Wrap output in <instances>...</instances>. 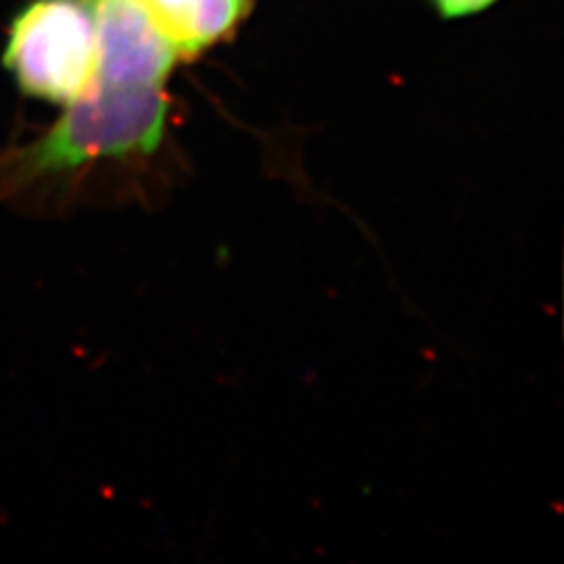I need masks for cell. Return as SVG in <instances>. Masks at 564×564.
Wrapping results in <instances>:
<instances>
[{"instance_id": "cell-2", "label": "cell", "mask_w": 564, "mask_h": 564, "mask_svg": "<svg viewBox=\"0 0 564 564\" xmlns=\"http://www.w3.org/2000/svg\"><path fill=\"white\" fill-rule=\"evenodd\" d=\"M4 63L21 93L69 105L97 84V25L86 0H36L13 21Z\"/></svg>"}, {"instance_id": "cell-3", "label": "cell", "mask_w": 564, "mask_h": 564, "mask_svg": "<svg viewBox=\"0 0 564 564\" xmlns=\"http://www.w3.org/2000/svg\"><path fill=\"white\" fill-rule=\"evenodd\" d=\"M97 82L162 88L174 61V44L142 0H97Z\"/></svg>"}, {"instance_id": "cell-4", "label": "cell", "mask_w": 564, "mask_h": 564, "mask_svg": "<svg viewBox=\"0 0 564 564\" xmlns=\"http://www.w3.org/2000/svg\"><path fill=\"white\" fill-rule=\"evenodd\" d=\"M176 53L193 57L241 20L245 0H142Z\"/></svg>"}, {"instance_id": "cell-1", "label": "cell", "mask_w": 564, "mask_h": 564, "mask_svg": "<svg viewBox=\"0 0 564 564\" xmlns=\"http://www.w3.org/2000/svg\"><path fill=\"white\" fill-rule=\"evenodd\" d=\"M165 121L162 88L97 82L39 139L0 153V202L28 209L61 202L88 167L155 153Z\"/></svg>"}, {"instance_id": "cell-5", "label": "cell", "mask_w": 564, "mask_h": 564, "mask_svg": "<svg viewBox=\"0 0 564 564\" xmlns=\"http://www.w3.org/2000/svg\"><path fill=\"white\" fill-rule=\"evenodd\" d=\"M445 15H468L485 9L494 0H435Z\"/></svg>"}]
</instances>
